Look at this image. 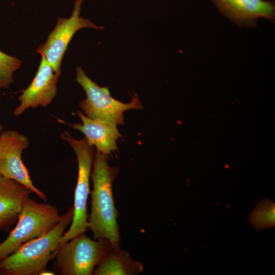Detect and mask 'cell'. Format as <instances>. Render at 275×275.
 <instances>
[{
	"label": "cell",
	"instance_id": "obj_15",
	"mask_svg": "<svg viewBox=\"0 0 275 275\" xmlns=\"http://www.w3.org/2000/svg\"><path fill=\"white\" fill-rule=\"evenodd\" d=\"M21 66L19 59L0 50V90L8 89L14 81V71Z\"/></svg>",
	"mask_w": 275,
	"mask_h": 275
},
{
	"label": "cell",
	"instance_id": "obj_1",
	"mask_svg": "<svg viewBox=\"0 0 275 275\" xmlns=\"http://www.w3.org/2000/svg\"><path fill=\"white\" fill-rule=\"evenodd\" d=\"M90 177L93 189L88 229L92 232L95 239H105L113 245H120L121 237L117 223L119 213L113 194V184L119 169L110 166L107 156L98 151L95 152Z\"/></svg>",
	"mask_w": 275,
	"mask_h": 275
},
{
	"label": "cell",
	"instance_id": "obj_10",
	"mask_svg": "<svg viewBox=\"0 0 275 275\" xmlns=\"http://www.w3.org/2000/svg\"><path fill=\"white\" fill-rule=\"evenodd\" d=\"M218 11L239 26L257 25L259 17L275 21L273 0H211Z\"/></svg>",
	"mask_w": 275,
	"mask_h": 275
},
{
	"label": "cell",
	"instance_id": "obj_5",
	"mask_svg": "<svg viewBox=\"0 0 275 275\" xmlns=\"http://www.w3.org/2000/svg\"><path fill=\"white\" fill-rule=\"evenodd\" d=\"M76 81L81 86L87 97L79 106L88 118L98 122L112 124H124L123 113L130 109H142L144 107L136 93L131 101L125 103L111 95L107 87H100L85 74L80 66L76 68Z\"/></svg>",
	"mask_w": 275,
	"mask_h": 275
},
{
	"label": "cell",
	"instance_id": "obj_13",
	"mask_svg": "<svg viewBox=\"0 0 275 275\" xmlns=\"http://www.w3.org/2000/svg\"><path fill=\"white\" fill-rule=\"evenodd\" d=\"M144 270L142 264L132 259L120 245H113L103 257L93 275H136Z\"/></svg>",
	"mask_w": 275,
	"mask_h": 275
},
{
	"label": "cell",
	"instance_id": "obj_2",
	"mask_svg": "<svg viewBox=\"0 0 275 275\" xmlns=\"http://www.w3.org/2000/svg\"><path fill=\"white\" fill-rule=\"evenodd\" d=\"M74 213L71 207L62 215L57 225L44 235L22 244L0 262L1 275H42L52 260Z\"/></svg>",
	"mask_w": 275,
	"mask_h": 275
},
{
	"label": "cell",
	"instance_id": "obj_12",
	"mask_svg": "<svg viewBox=\"0 0 275 275\" xmlns=\"http://www.w3.org/2000/svg\"><path fill=\"white\" fill-rule=\"evenodd\" d=\"M77 114L82 123H73L70 125L74 130L82 132L90 145L106 156L118 150L117 141L122 135L117 125L95 121L79 111H77Z\"/></svg>",
	"mask_w": 275,
	"mask_h": 275
},
{
	"label": "cell",
	"instance_id": "obj_16",
	"mask_svg": "<svg viewBox=\"0 0 275 275\" xmlns=\"http://www.w3.org/2000/svg\"><path fill=\"white\" fill-rule=\"evenodd\" d=\"M3 125L0 123V134L3 131Z\"/></svg>",
	"mask_w": 275,
	"mask_h": 275
},
{
	"label": "cell",
	"instance_id": "obj_8",
	"mask_svg": "<svg viewBox=\"0 0 275 275\" xmlns=\"http://www.w3.org/2000/svg\"><path fill=\"white\" fill-rule=\"evenodd\" d=\"M29 145L27 136L16 130H7L1 133L0 174L24 184L41 199L47 201V196L34 185L22 159V152Z\"/></svg>",
	"mask_w": 275,
	"mask_h": 275
},
{
	"label": "cell",
	"instance_id": "obj_3",
	"mask_svg": "<svg viewBox=\"0 0 275 275\" xmlns=\"http://www.w3.org/2000/svg\"><path fill=\"white\" fill-rule=\"evenodd\" d=\"M105 239L93 240L85 233L60 246L52 259L55 274L92 275L96 267L113 247Z\"/></svg>",
	"mask_w": 275,
	"mask_h": 275
},
{
	"label": "cell",
	"instance_id": "obj_11",
	"mask_svg": "<svg viewBox=\"0 0 275 275\" xmlns=\"http://www.w3.org/2000/svg\"><path fill=\"white\" fill-rule=\"evenodd\" d=\"M32 193L24 184L0 174V231H8L16 223Z\"/></svg>",
	"mask_w": 275,
	"mask_h": 275
},
{
	"label": "cell",
	"instance_id": "obj_7",
	"mask_svg": "<svg viewBox=\"0 0 275 275\" xmlns=\"http://www.w3.org/2000/svg\"><path fill=\"white\" fill-rule=\"evenodd\" d=\"M83 2L84 0H75L71 16L68 18L59 17L46 41L36 50L59 74L61 73L62 58L74 34L82 28L104 29L103 26L96 25L89 19L80 16Z\"/></svg>",
	"mask_w": 275,
	"mask_h": 275
},
{
	"label": "cell",
	"instance_id": "obj_14",
	"mask_svg": "<svg viewBox=\"0 0 275 275\" xmlns=\"http://www.w3.org/2000/svg\"><path fill=\"white\" fill-rule=\"evenodd\" d=\"M250 222L257 229L271 228L274 225V204L268 200H263L250 214Z\"/></svg>",
	"mask_w": 275,
	"mask_h": 275
},
{
	"label": "cell",
	"instance_id": "obj_6",
	"mask_svg": "<svg viewBox=\"0 0 275 275\" xmlns=\"http://www.w3.org/2000/svg\"><path fill=\"white\" fill-rule=\"evenodd\" d=\"M61 136L68 142L76 154L78 177L74 191L72 221L69 229L62 236L59 247L88 230L87 201L90 193L89 180L96 152L95 147L90 145L85 137L80 140L75 139L67 131L63 132Z\"/></svg>",
	"mask_w": 275,
	"mask_h": 275
},
{
	"label": "cell",
	"instance_id": "obj_4",
	"mask_svg": "<svg viewBox=\"0 0 275 275\" xmlns=\"http://www.w3.org/2000/svg\"><path fill=\"white\" fill-rule=\"evenodd\" d=\"M61 217L57 208L29 197L24 202L16 225L0 243V262L25 242L49 232Z\"/></svg>",
	"mask_w": 275,
	"mask_h": 275
},
{
	"label": "cell",
	"instance_id": "obj_9",
	"mask_svg": "<svg viewBox=\"0 0 275 275\" xmlns=\"http://www.w3.org/2000/svg\"><path fill=\"white\" fill-rule=\"evenodd\" d=\"M60 75L42 56L35 77L18 97L19 105L14 109L13 115L19 116L29 108L47 107L56 96Z\"/></svg>",
	"mask_w": 275,
	"mask_h": 275
}]
</instances>
